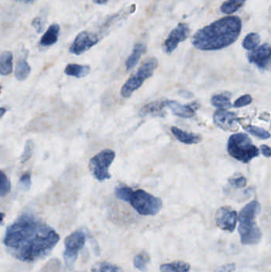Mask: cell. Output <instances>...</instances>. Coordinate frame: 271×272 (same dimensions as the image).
I'll list each match as a JSON object with an SVG mask.
<instances>
[{"instance_id":"6da1fadb","label":"cell","mask_w":271,"mask_h":272,"mask_svg":"<svg viewBox=\"0 0 271 272\" xmlns=\"http://www.w3.org/2000/svg\"><path fill=\"white\" fill-rule=\"evenodd\" d=\"M60 239L59 234L46 223L24 214L8 227L4 244L11 256L32 263L49 256Z\"/></svg>"},{"instance_id":"7a4b0ae2","label":"cell","mask_w":271,"mask_h":272,"mask_svg":"<svg viewBox=\"0 0 271 272\" xmlns=\"http://www.w3.org/2000/svg\"><path fill=\"white\" fill-rule=\"evenodd\" d=\"M241 29L242 21L239 17H224L199 29L193 35L192 43L198 50H221L237 40Z\"/></svg>"},{"instance_id":"3957f363","label":"cell","mask_w":271,"mask_h":272,"mask_svg":"<svg viewBox=\"0 0 271 272\" xmlns=\"http://www.w3.org/2000/svg\"><path fill=\"white\" fill-rule=\"evenodd\" d=\"M260 212L261 205L257 200H252L248 203L240 211L239 232L243 245H257L260 241L262 232L255 222V219Z\"/></svg>"},{"instance_id":"277c9868","label":"cell","mask_w":271,"mask_h":272,"mask_svg":"<svg viewBox=\"0 0 271 272\" xmlns=\"http://www.w3.org/2000/svg\"><path fill=\"white\" fill-rule=\"evenodd\" d=\"M227 152L234 159L248 163L259 155V149L253 144L248 134L237 133L230 136L227 143Z\"/></svg>"},{"instance_id":"5b68a950","label":"cell","mask_w":271,"mask_h":272,"mask_svg":"<svg viewBox=\"0 0 271 272\" xmlns=\"http://www.w3.org/2000/svg\"><path fill=\"white\" fill-rule=\"evenodd\" d=\"M158 64V60L155 57H150L146 60L136 74H132L123 85L121 89L122 96L124 98L130 97L143 85L146 80L152 77Z\"/></svg>"},{"instance_id":"8992f818","label":"cell","mask_w":271,"mask_h":272,"mask_svg":"<svg viewBox=\"0 0 271 272\" xmlns=\"http://www.w3.org/2000/svg\"><path fill=\"white\" fill-rule=\"evenodd\" d=\"M130 205L136 211L143 216H154L162 208V201L158 197L143 190L134 192L130 200Z\"/></svg>"},{"instance_id":"52a82bcc","label":"cell","mask_w":271,"mask_h":272,"mask_svg":"<svg viewBox=\"0 0 271 272\" xmlns=\"http://www.w3.org/2000/svg\"><path fill=\"white\" fill-rule=\"evenodd\" d=\"M87 233L84 229L77 230L64 240V263L69 268L74 267L80 252L86 243Z\"/></svg>"},{"instance_id":"ba28073f","label":"cell","mask_w":271,"mask_h":272,"mask_svg":"<svg viewBox=\"0 0 271 272\" xmlns=\"http://www.w3.org/2000/svg\"><path fill=\"white\" fill-rule=\"evenodd\" d=\"M116 158V153L110 149H105L98 153L90 160L89 169L95 179L104 182L111 179L109 167Z\"/></svg>"},{"instance_id":"9c48e42d","label":"cell","mask_w":271,"mask_h":272,"mask_svg":"<svg viewBox=\"0 0 271 272\" xmlns=\"http://www.w3.org/2000/svg\"><path fill=\"white\" fill-rule=\"evenodd\" d=\"M99 41V38L95 33L88 31L81 32L77 35L70 46V52L75 55H81L97 44Z\"/></svg>"},{"instance_id":"30bf717a","label":"cell","mask_w":271,"mask_h":272,"mask_svg":"<svg viewBox=\"0 0 271 272\" xmlns=\"http://www.w3.org/2000/svg\"><path fill=\"white\" fill-rule=\"evenodd\" d=\"M190 29L185 23H180L168 35L163 45L164 51L166 54H171L176 50L180 43H182L189 37Z\"/></svg>"},{"instance_id":"8fae6325","label":"cell","mask_w":271,"mask_h":272,"mask_svg":"<svg viewBox=\"0 0 271 272\" xmlns=\"http://www.w3.org/2000/svg\"><path fill=\"white\" fill-rule=\"evenodd\" d=\"M215 221L216 225L222 230L232 232L236 226L238 214L229 207H221L216 212Z\"/></svg>"},{"instance_id":"7c38bea8","label":"cell","mask_w":271,"mask_h":272,"mask_svg":"<svg viewBox=\"0 0 271 272\" xmlns=\"http://www.w3.org/2000/svg\"><path fill=\"white\" fill-rule=\"evenodd\" d=\"M249 62L261 70L269 69L271 65V46L267 43L258 46L248 54Z\"/></svg>"},{"instance_id":"4fadbf2b","label":"cell","mask_w":271,"mask_h":272,"mask_svg":"<svg viewBox=\"0 0 271 272\" xmlns=\"http://www.w3.org/2000/svg\"><path fill=\"white\" fill-rule=\"evenodd\" d=\"M213 120L216 126L224 131H236L239 129L238 120L232 112L220 109L215 112Z\"/></svg>"},{"instance_id":"5bb4252c","label":"cell","mask_w":271,"mask_h":272,"mask_svg":"<svg viewBox=\"0 0 271 272\" xmlns=\"http://www.w3.org/2000/svg\"><path fill=\"white\" fill-rule=\"evenodd\" d=\"M165 106L172 111L175 116L181 118H192L195 115L196 105H183L175 100H165Z\"/></svg>"},{"instance_id":"9a60e30c","label":"cell","mask_w":271,"mask_h":272,"mask_svg":"<svg viewBox=\"0 0 271 272\" xmlns=\"http://www.w3.org/2000/svg\"><path fill=\"white\" fill-rule=\"evenodd\" d=\"M165 106V100H156V101L151 102L147 104L143 109L140 110V116L142 117L144 116H159V117H164L165 116L164 108Z\"/></svg>"},{"instance_id":"2e32d148","label":"cell","mask_w":271,"mask_h":272,"mask_svg":"<svg viewBox=\"0 0 271 272\" xmlns=\"http://www.w3.org/2000/svg\"><path fill=\"white\" fill-rule=\"evenodd\" d=\"M61 31V26L57 23H53L48 28L46 33L42 35L40 40V45L45 47L51 46L58 41L59 35Z\"/></svg>"},{"instance_id":"e0dca14e","label":"cell","mask_w":271,"mask_h":272,"mask_svg":"<svg viewBox=\"0 0 271 272\" xmlns=\"http://www.w3.org/2000/svg\"><path fill=\"white\" fill-rule=\"evenodd\" d=\"M171 131H172L173 134L175 136V138L182 144H189V145L196 144L202 140L201 136L199 135V134L187 132V131L181 130L177 127H171Z\"/></svg>"},{"instance_id":"ac0fdd59","label":"cell","mask_w":271,"mask_h":272,"mask_svg":"<svg viewBox=\"0 0 271 272\" xmlns=\"http://www.w3.org/2000/svg\"><path fill=\"white\" fill-rule=\"evenodd\" d=\"M146 51H147V46L143 43H137L134 46L131 54L126 61V71H130L136 66V64L139 63L140 59L143 54H145Z\"/></svg>"},{"instance_id":"d6986e66","label":"cell","mask_w":271,"mask_h":272,"mask_svg":"<svg viewBox=\"0 0 271 272\" xmlns=\"http://www.w3.org/2000/svg\"><path fill=\"white\" fill-rule=\"evenodd\" d=\"M91 71V67L89 65H84L79 64H69L65 67L64 74L70 77H74L77 78H82L86 77Z\"/></svg>"},{"instance_id":"ffe728a7","label":"cell","mask_w":271,"mask_h":272,"mask_svg":"<svg viewBox=\"0 0 271 272\" xmlns=\"http://www.w3.org/2000/svg\"><path fill=\"white\" fill-rule=\"evenodd\" d=\"M13 71V55L10 51H4L0 56V74L9 75Z\"/></svg>"},{"instance_id":"44dd1931","label":"cell","mask_w":271,"mask_h":272,"mask_svg":"<svg viewBox=\"0 0 271 272\" xmlns=\"http://www.w3.org/2000/svg\"><path fill=\"white\" fill-rule=\"evenodd\" d=\"M190 265L186 262L176 261L173 263H165L161 265V272H189L190 270Z\"/></svg>"},{"instance_id":"7402d4cb","label":"cell","mask_w":271,"mask_h":272,"mask_svg":"<svg viewBox=\"0 0 271 272\" xmlns=\"http://www.w3.org/2000/svg\"><path fill=\"white\" fill-rule=\"evenodd\" d=\"M30 71H31V68L28 64L26 58L23 57V58L19 59L17 62L16 67H15V78L19 81H24L28 78V76L30 74Z\"/></svg>"},{"instance_id":"603a6c76","label":"cell","mask_w":271,"mask_h":272,"mask_svg":"<svg viewBox=\"0 0 271 272\" xmlns=\"http://www.w3.org/2000/svg\"><path fill=\"white\" fill-rule=\"evenodd\" d=\"M211 103L214 107L220 110H226L231 108V100H230L229 96H227V94L215 95L211 99Z\"/></svg>"},{"instance_id":"cb8c5ba5","label":"cell","mask_w":271,"mask_h":272,"mask_svg":"<svg viewBox=\"0 0 271 272\" xmlns=\"http://www.w3.org/2000/svg\"><path fill=\"white\" fill-rule=\"evenodd\" d=\"M246 0H227L222 4L220 10L226 15H231L242 8Z\"/></svg>"},{"instance_id":"d4e9b609","label":"cell","mask_w":271,"mask_h":272,"mask_svg":"<svg viewBox=\"0 0 271 272\" xmlns=\"http://www.w3.org/2000/svg\"><path fill=\"white\" fill-rule=\"evenodd\" d=\"M150 263V256L147 252L143 251L138 254L134 259V266L138 270L146 271L149 263Z\"/></svg>"},{"instance_id":"484cf974","label":"cell","mask_w":271,"mask_h":272,"mask_svg":"<svg viewBox=\"0 0 271 272\" xmlns=\"http://www.w3.org/2000/svg\"><path fill=\"white\" fill-rule=\"evenodd\" d=\"M260 36L257 33H251L246 36L245 39L243 41V47L246 50H255L258 47V45L260 43Z\"/></svg>"},{"instance_id":"4316f807","label":"cell","mask_w":271,"mask_h":272,"mask_svg":"<svg viewBox=\"0 0 271 272\" xmlns=\"http://www.w3.org/2000/svg\"><path fill=\"white\" fill-rule=\"evenodd\" d=\"M92 272H124L116 265L107 262H99L92 266Z\"/></svg>"},{"instance_id":"83f0119b","label":"cell","mask_w":271,"mask_h":272,"mask_svg":"<svg viewBox=\"0 0 271 272\" xmlns=\"http://www.w3.org/2000/svg\"><path fill=\"white\" fill-rule=\"evenodd\" d=\"M133 193L134 191L128 186H119L116 189V197L126 202H130Z\"/></svg>"},{"instance_id":"f1b7e54d","label":"cell","mask_w":271,"mask_h":272,"mask_svg":"<svg viewBox=\"0 0 271 272\" xmlns=\"http://www.w3.org/2000/svg\"><path fill=\"white\" fill-rule=\"evenodd\" d=\"M246 130L250 134L255 136L257 138L261 139V140H268L270 137V134L267 131H266L265 129L256 127V126H248V127H246Z\"/></svg>"},{"instance_id":"f546056e","label":"cell","mask_w":271,"mask_h":272,"mask_svg":"<svg viewBox=\"0 0 271 272\" xmlns=\"http://www.w3.org/2000/svg\"><path fill=\"white\" fill-rule=\"evenodd\" d=\"M11 182L8 176L5 175L4 171H1V179H0V195L1 197L8 194L11 191Z\"/></svg>"},{"instance_id":"4dcf8cb0","label":"cell","mask_w":271,"mask_h":272,"mask_svg":"<svg viewBox=\"0 0 271 272\" xmlns=\"http://www.w3.org/2000/svg\"><path fill=\"white\" fill-rule=\"evenodd\" d=\"M33 151V141H32V140H28V141L26 142V145H25V149H24L22 156H21V162H22V163L26 162V161L29 160V158H31Z\"/></svg>"},{"instance_id":"1f68e13d","label":"cell","mask_w":271,"mask_h":272,"mask_svg":"<svg viewBox=\"0 0 271 272\" xmlns=\"http://www.w3.org/2000/svg\"><path fill=\"white\" fill-rule=\"evenodd\" d=\"M229 183L234 188H244L247 185V179L242 175H237L229 179Z\"/></svg>"},{"instance_id":"d6a6232c","label":"cell","mask_w":271,"mask_h":272,"mask_svg":"<svg viewBox=\"0 0 271 272\" xmlns=\"http://www.w3.org/2000/svg\"><path fill=\"white\" fill-rule=\"evenodd\" d=\"M251 102H252V97L250 95H244L234 101L233 107L235 108V109L245 107V106L249 105Z\"/></svg>"},{"instance_id":"836d02e7","label":"cell","mask_w":271,"mask_h":272,"mask_svg":"<svg viewBox=\"0 0 271 272\" xmlns=\"http://www.w3.org/2000/svg\"><path fill=\"white\" fill-rule=\"evenodd\" d=\"M31 176L29 173L25 174L19 180V186L21 189L23 190H29L31 186Z\"/></svg>"},{"instance_id":"e575fe53","label":"cell","mask_w":271,"mask_h":272,"mask_svg":"<svg viewBox=\"0 0 271 272\" xmlns=\"http://www.w3.org/2000/svg\"><path fill=\"white\" fill-rule=\"evenodd\" d=\"M32 26L35 28V30L37 33H42L44 29L45 22L43 20V18L42 17L38 16L33 19L31 22Z\"/></svg>"},{"instance_id":"d590c367","label":"cell","mask_w":271,"mask_h":272,"mask_svg":"<svg viewBox=\"0 0 271 272\" xmlns=\"http://www.w3.org/2000/svg\"><path fill=\"white\" fill-rule=\"evenodd\" d=\"M236 269L235 263H231L223 265L221 267H218L215 270V272H234Z\"/></svg>"},{"instance_id":"8d00e7d4","label":"cell","mask_w":271,"mask_h":272,"mask_svg":"<svg viewBox=\"0 0 271 272\" xmlns=\"http://www.w3.org/2000/svg\"><path fill=\"white\" fill-rule=\"evenodd\" d=\"M261 152L266 158L271 157V147L266 145H262L260 147Z\"/></svg>"},{"instance_id":"74e56055","label":"cell","mask_w":271,"mask_h":272,"mask_svg":"<svg viewBox=\"0 0 271 272\" xmlns=\"http://www.w3.org/2000/svg\"><path fill=\"white\" fill-rule=\"evenodd\" d=\"M12 1L16 3H22V4H33L35 1H37V0H12Z\"/></svg>"},{"instance_id":"f35d334b","label":"cell","mask_w":271,"mask_h":272,"mask_svg":"<svg viewBox=\"0 0 271 272\" xmlns=\"http://www.w3.org/2000/svg\"><path fill=\"white\" fill-rule=\"evenodd\" d=\"M93 2L95 4H99V5H105V4H108V0H93Z\"/></svg>"},{"instance_id":"ab89813d","label":"cell","mask_w":271,"mask_h":272,"mask_svg":"<svg viewBox=\"0 0 271 272\" xmlns=\"http://www.w3.org/2000/svg\"><path fill=\"white\" fill-rule=\"evenodd\" d=\"M1 112H2V113H1V116H4V112H6L5 109H4V108H2V109H1Z\"/></svg>"}]
</instances>
